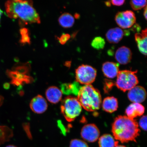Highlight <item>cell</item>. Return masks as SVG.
Listing matches in <instances>:
<instances>
[{
  "label": "cell",
  "mask_w": 147,
  "mask_h": 147,
  "mask_svg": "<svg viewBox=\"0 0 147 147\" xmlns=\"http://www.w3.org/2000/svg\"><path fill=\"white\" fill-rule=\"evenodd\" d=\"M61 87L62 92L66 95H69L71 94L78 95L80 89H79L77 82H75L73 84H62Z\"/></svg>",
  "instance_id": "21"
},
{
  "label": "cell",
  "mask_w": 147,
  "mask_h": 147,
  "mask_svg": "<svg viewBox=\"0 0 147 147\" xmlns=\"http://www.w3.org/2000/svg\"><path fill=\"white\" fill-rule=\"evenodd\" d=\"M77 82L85 85L91 84L96 79V70L91 66L82 64L76 69Z\"/></svg>",
  "instance_id": "6"
},
{
  "label": "cell",
  "mask_w": 147,
  "mask_h": 147,
  "mask_svg": "<svg viewBox=\"0 0 147 147\" xmlns=\"http://www.w3.org/2000/svg\"><path fill=\"white\" fill-rule=\"evenodd\" d=\"M105 42L103 38L101 37H96L92 41L91 43L92 47L94 48L100 50L104 49Z\"/></svg>",
  "instance_id": "23"
},
{
  "label": "cell",
  "mask_w": 147,
  "mask_h": 147,
  "mask_svg": "<svg viewBox=\"0 0 147 147\" xmlns=\"http://www.w3.org/2000/svg\"><path fill=\"white\" fill-rule=\"evenodd\" d=\"M136 17L134 13L130 10L117 13L115 16L116 22L123 29L130 28L136 23Z\"/></svg>",
  "instance_id": "7"
},
{
  "label": "cell",
  "mask_w": 147,
  "mask_h": 147,
  "mask_svg": "<svg viewBox=\"0 0 147 147\" xmlns=\"http://www.w3.org/2000/svg\"><path fill=\"white\" fill-rule=\"evenodd\" d=\"M110 1L112 4L116 5V6H121V5H123L125 2L124 0H119V1L112 0V1Z\"/></svg>",
  "instance_id": "29"
},
{
  "label": "cell",
  "mask_w": 147,
  "mask_h": 147,
  "mask_svg": "<svg viewBox=\"0 0 147 147\" xmlns=\"http://www.w3.org/2000/svg\"><path fill=\"white\" fill-rule=\"evenodd\" d=\"M137 71L125 70L119 71L117 75L115 85L117 88L124 92L129 91L139 83L136 75Z\"/></svg>",
  "instance_id": "5"
},
{
  "label": "cell",
  "mask_w": 147,
  "mask_h": 147,
  "mask_svg": "<svg viewBox=\"0 0 147 147\" xmlns=\"http://www.w3.org/2000/svg\"><path fill=\"white\" fill-rule=\"evenodd\" d=\"M5 147H16L14 146H13V145H9V146H6Z\"/></svg>",
  "instance_id": "35"
},
{
  "label": "cell",
  "mask_w": 147,
  "mask_h": 147,
  "mask_svg": "<svg viewBox=\"0 0 147 147\" xmlns=\"http://www.w3.org/2000/svg\"><path fill=\"white\" fill-rule=\"evenodd\" d=\"M140 126L143 130L146 131L147 130V116H143L140 119L139 122Z\"/></svg>",
  "instance_id": "27"
},
{
  "label": "cell",
  "mask_w": 147,
  "mask_h": 147,
  "mask_svg": "<svg viewBox=\"0 0 147 147\" xmlns=\"http://www.w3.org/2000/svg\"><path fill=\"white\" fill-rule=\"evenodd\" d=\"M144 16L145 18H146V19L147 20V6L145 7H144Z\"/></svg>",
  "instance_id": "31"
},
{
  "label": "cell",
  "mask_w": 147,
  "mask_h": 147,
  "mask_svg": "<svg viewBox=\"0 0 147 147\" xmlns=\"http://www.w3.org/2000/svg\"><path fill=\"white\" fill-rule=\"evenodd\" d=\"M13 136L12 130L8 127L0 126V145L9 141Z\"/></svg>",
  "instance_id": "22"
},
{
  "label": "cell",
  "mask_w": 147,
  "mask_h": 147,
  "mask_svg": "<svg viewBox=\"0 0 147 147\" xmlns=\"http://www.w3.org/2000/svg\"><path fill=\"white\" fill-rule=\"evenodd\" d=\"M3 100H4V98H3V97L1 95H0V107L2 105Z\"/></svg>",
  "instance_id": "32"
},
{
  "label": "cell",
  "mask_w": 147,
  "mask_h": 147,
  "mask_svg": "<svg viewBox=\"0 0 147 147\" xmlns=\"http://www.w3.org/2000/svg\"><path fill=\"white\" fill-rule=\"evenodd\" d=\"M102 69L105 76L109 78H115L119 71L118 64L111 62H105L102 64Z\"/></svg>",
  "instance_id": "13"
},
{
  "label": "cell",
  "mask_w": 147,
  "mask_h": 147,
  "mask_svg": "<svg viewBox=\"0 0 147 147\" xmlns=\"http://www.w3.org/2000/svg\"><path fill=\"white\" fill-rule=\"evenodd\" d=\"M128 97L131 102L140 104L146 100V92L142 86H136L129 91Z\"/></svg>",
  "instance_id": "10"
},
{
  "label": "cell",
  "mask_w": 147,
  "mask_h": 147,
  "mask_svg": "<svg viewBox=\"0 0 147 147\" xmlns=\"http://www.w3.org/2000/svg\"><path fill=\"white\" fill-rule=\"evenodd\" d=\"M25 71L24 69H20L15 71H7V74L11 79V83L14 85L19 86L32 82V79L26 75L27 71Z\"/></svg>",
  "instance_id": "8"
},
{
  "label": "cell",
  "mask_w": 147,
  "mask_h": 147,
  "mask_svg": "<svg viewBox=\"0 0 147 147\" xmlns=\"http://www.w3.org/2000/svg\"><path fill=\"white\" fill-rule=\"evenodd\" d=\"M105 4L108 7H110L111 5V3L110 2V1H106L105 2Z\"/></svg>",
  "instance_id": "33"
},
{
  "label": "cell",
  "mask_w": 147,
  "mask_h": 147,
  "mask_svg": "<svg viewBox=\"0 0 147 147\" xmlns=\"http://www.w3.org/2000/svg\"><path fill=\"white\" fill-rule=\"evenodd\" d=\"M45 95L47 100L52 104L57 103L62 98L61 91L55 86H51L48 88L46 90Z\"/></svg>",
  "instance_id": "17"
},
{
  "label": "cell",
  "mask_w": 147,
  "mask_h": 147,
  "mask_svg": "<svg viewBox=\"0 0 147 147\" xmlns=\"http://www.w3.org/2000/svg\"><path fill=\"white\" fill-rule=\"evenodd\" d=\"M30 107L32 111L37 114H41L47 109L48 105L47 101L41 95H38L31 100Z\"/></svg>",
  "instance_id": "11"
},
{
  "label": "cell",
  "mask_w": 147,
  "mask_h": 147,
  "mask_svg": "<svg viewBox=\"0 0 147 147\" xmlns=\"http://www.w3.org/2000/svg\"><path fill=\"white\" fill-rule=\"evenodd\" d=\"M5 11L9 18L19 19L23 23L41 22L39 14L31 1H9L5 3Z\"/></svg>",
  "instance_id": "1"
},
{
  "label": "cell",
  "mask_w": 147,
  "mask_h": 147,
  "mask_svg": "<svg viewBox=\"0 0 147 147\" xmlns=\"http://www.w3.org/2000/svg\"><path fill=\"white\" fill-rule=\"evenodd\" d=\"M70 147H89L84 141L78 139L72 140L70 143Z\"/></svg>",
  "instance_id": "25"
},
{
  "label": "cell",
  "mask_w": 147,
  "mask_h": 147,
  "mask_svg": "<svg viewBox=\"0 0 147 147\" xmlns=\"http://www.w3.org/2000/svg\"><path fill=\"white\" fill-rule=\"evenodd\" d=\"M78 99L82 107L89 112L98 110L102 103V97L100 91L91 84L80 88Z\"/></svg>",
  "instance_id": "3"
},
{
  "label": "cell",
  "mask_w": 147,
  "mask_h": 147,
  "mask_svg": "<svg viewBox=\"0 0 147 147\" xmlns=\"http://www.w3.org/2000/svg\"><path fill=\"white\" fill-rule=\"evenodd\" d=\"M115 147H126L125 146H122V145H120V146H116Z\"/></svg>",
  "instance_id": "37"
},
{
  "label": "cell",
  "mask_w": 147,
  "mask_h": 147,
  "mask_svg": "<svg viewBox=\"0 0 147 147\" xmlns=\"http://www.w3.org/2000/svg\"><path fill=\"white\" fill-rule=\"evenodd\" d=\"M82 107L78 98L68 96L62 101L60 109L64 118L70 122L74 121L80 115Z\"/></svg>",
  "instance_id": "4"
},
{
  "label": "cell",
  "mask_w": 147,
  "mask_h": 147,
  "mask_svg": "<svg viewBox=\"0 0 147 147\" xmlns=\"http://www.w3.org/2000/svg\"><path fill=\"white\" fill-rule=\"evenodd\" d=\"M135 39L138 48L143 55H147V29L146 28L141 33H136L135 35Z\"/></svg>",
  "instance_id": "14"
},
{
  "label": "cell",
  "mask_w": 147,
  "mask_h": 147,
  "mask_svg": "<svg viewBox=\"0 0 147 147\" xmlns=\"http://www.w3.org/2000/svg\"><path fill=\"white\" fill-rule=\"evenodd\" d=\"M112 131L115 139L124 143L130 141L136 142V139L139 136L140 130L135 119L119 115L115 119Z\"/></svg>",
  "instance_id": "2"
},
{
  "label": "cell",
  "mask_w": 147,
  "mask_h": 147,
  "mask_svg": "<svg viewBox=\"0 0 147 147\" xmlns=\"http://www.w3.org/2000/svg\"><path fill=\"white\" fill-rule=\"evenodd\" d=\"M124 34L122 29L116 27L109 29L106 34L107 39L110 43L117 44L122 39Z\"/></svg>",
  "instance_id": "15"
},
{
  "label": "cell",
  "mask_w": 147,
  "mask_h": 147,
  "mask_svg": "<svg viewBox=\"0 0 147 147\" xmlns=\"http://www.w3.org/2000/svg\"><path fill=\"white\" fill-rule=\"evenodd\" d=\"M24 126V128L25 129V130L28 136L30 139H32V136L31 135V134L30 133L29 125H28L27 124H25Z\"/></svg>",
  "instance_id": "30"
},
{
  "label": "cell",
  "mask_w": 147,
  "mask_h": 147,
  "mask_svg": "<svg viewBox=\"0 0 147 147\" xmlns=\"http://www.w3.org/2000/svg\"><path fill=\"white\" fill-rule=\"evenodd\" d=\"M2 11L1 10V8H0V22H1V18L2 16Z\"/></svg>",
  "instance_id": "34"
},
{
  "label": "cell",
  "mask_w": 147,
  "mask_h": 147,
  "mask_svg": "<svg viewBox=\"0 0 147 147\" xmlns=\"http://www.w3.org/2000/svg\"><path fill=\"white\" fill-rule=\"evenodd\" d=\"M58 21L62 27L68 28L73 26L75 22V19L71 14L65 13L60 16Z\"/></svg>",
  "instance_id": "20"
},
{
  "label": "cell",
  "mask_w": 147,
  "mask_h": 147,
  "mask_svg": "<svg viewBox=\"0 0 147 147\" xmlns=\"http://www.w3.org/2000/svg\"><path fill=\"white\" fill-rule=\"evenodd\" d=\"M118 141L110 134L103 135L99 139L98 144L100 147H115L118 146Z\"/></svg>",
  "instance_id": "19"
},
{
  "label": "cell",
  "mask_w": 147,
  "mask_h": 147,
  "mask_svg": "<svg viewBox=\"0 0 147 147\" xmlns=\"http://www.w3.org/2000/svg\"><path fill=\"white\" fill-rule=\"evenodd\" d=\"M100 131L96 125L91 124L85 125L82 128L81 135L84 140L94 142L98 140Z\"/></svg>",
  "instance_id": "9"
},
{
  "label": "cell",
  "mask_w": 147,
  "mask_h": 147,
  "mask_svg": "<svg viewBox=\"0 0 147 147\" xmlns=\"http://www.w3.org/2000/svg\"><path fill=\"white\" fill-rule=\"evenodd\" d=\"M131 51L129 48L125 46L119 48L116 51L115 59L119 63L126 64L129 62L132 58Z\"/></svg>",
  "instance_id": "12"
},
{
  "label": "cell",
  "mask_w": 147,
  "mask_h": 147,
  "mask_svg": "<svg viewBox=\"0 0 147 147\" xmlns=\"http://www.w3.org/2000/svg\"><path fill=\"white\" fill-rule=\"evenodd\" d=\"M79 16H80L78 14H76V16H75V17L76 18H79Z\"/></svg>",
  "instance_id": "36"
},
{
  "label": "cell",
  "mask_w": 147,
  "mask_h": 147,
  "mask_svg": "<svg viewBox=\"0 0 147 147\" xmlns=\"http://www.w3.org/2000/svg\"><path fill=\"white\" fill-rule=\"evenodd\" d=\"M130 4L134 10H138L144 8L146 5L147 1H130Z\"/></svg>",
  "instance_id": "24"
},
{
  "label": "cell",
  "mask_w": 147,
  "mask_h": 147,
  "mask_svg": "<svg viewBox=\"0 0 147 147\" xmlns=\"http://www.w3.org/2000/svg\"><path fill=\"white\" fill-rule=\"evenodd\" d=\"M70 37L69 34H65L62 35L60 38H59L60 43L62 45L65 44L67 41H68Z\"/></svg>",
  "instance_id": "28"
},
{
  "label": "cell",
  "mask_w": 147,
  "mask_h": 147,
  "mask_svg": "<svg viewBox=\"0 0 147 147\" xmlns=\"http://www.w3.org/2000/svg\"><path fill=\"white\" fill-rule=\"evenodd\" d=\"M118 107V101L114 97H106L103 101L102 107L105 111L108 113H113L117 110Z\"/></svg>",
  "instance_id": "18"
},
{
  "label": "cell",
  "mask_w": 147,
  "mask_h": 147,
  "mask_svg": "<svg viewBox=\"0 0 147 147\" xmlns=\"http://www.w3.org/2000/svg\"><path fill=\"white\" fill-rule=\"evenodd\" d=\"M21 34L22 35L21 42L22 43H29L30 42V38H29L28 30L27 29L23 28L21 30Z\"/></svg>",
  "instance_id": "26"
},
{
  "label": "cell",
  "mask_w": 147,
  "mask_h": 147,
  "mask_svg": "<svg viewBox=\"0 0 147 147\" xmlns=\"http://www.w3.org/2000/svg\"><path fill=\"white\" fill-rule=\"evenodd\" d=\"M144 111L145 108L142 105L133 103L126 108L125 113L127 117L134 119L136 117L142 115Z\"/></svg>",
  "instance_id": "16"
}]
</instances>
